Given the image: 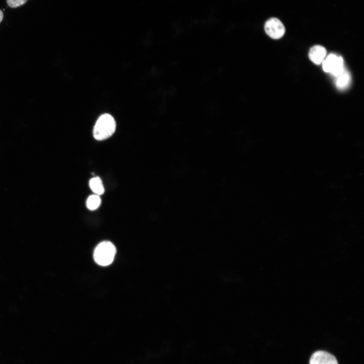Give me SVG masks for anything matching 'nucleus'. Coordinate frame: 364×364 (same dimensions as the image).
I'll return each mask as SVG.
<instances>
[{
    "instance_id": "nucleus-1",
    "label": "nucleus",
    "mask_w": 364,
    "mask_h": 364,
    "mask_svg": "<svg viewBox=\"0 0 364 364\" xmlns=\"http://www.w3.org/2000/svg\"><path fill=\"white\" fill-rule=\"evenodd\" d=\"M116 124L113 117L108 113L101 115L97 120L93 130L95 139L103 141L110 138L115 132Z\"/></svg>"
},
{
    "instance_id": "nucleus-2",
    "label": "nucleus",
    "mask_w": 364,
    "mask_h": 364,
    "mask_svg": "<svg viewBox=\"0 0 364 364\" xmlns=\"http://www.w3.org/2000/svg\"><path fill=\"white\" fill-rule=\"evenodd\" d=\"M116 252L115 246L109 241L100 243L94 252L95 262L101 266H107L113 261Z\"/></svg>"
},
{
    "instance_id": "nucleus-3",
    "label": "nucleus",
    "mask_w": 364,
    "mask_h": 364,
    "mask_svg": "<svg viewBox=\"0 0 364 364\" xmlns=\"http://www.w3.org/2000/svg\"><path fill=\"white\" fill-rule=\"evenodd\" d=\"M323 70L336 77L344 70V60L340 56L331 54L323 61Z\"/></svg>"
},
{
    "instance_id": "nucleus-4",
    "label": "nucleus",
    "mask_w": 364,
    "mask_h": 364,
    "mask_svg": "<svg viewBox=\"0 0 364 364\" xmlns=\"http://www.w3.org/2000/svg\"><path fill=\"white\" fill-rule=\"evenodd\" d=\"M266 33L271 38H281L285 33V28L282 22L276 18H271L264 24Z\"/></svg>"
},
{
    "instance_id": "nucleus-5",
    "label": "nucleus",
    "mask_w": 364,
    "mask_h": 364,
    "mask_svg": "<svg viewBox=\"0 0 364 364\" xmlns=\"http://www.w3.org/2000/svg\"><path fill=\"white\" fill-rule=\"evenodd\" d=\"M309 364H338V362L336 357L331 353L320 350L311 355Z\"/></svg>"
},
{
    "instance_id": "nucleus-6",
    "label": "nucleus",
    "mask_w": 364,
    "mask_h": 364,
    "mask_svg": "<svg viewBox=\"0 0 364 364\" xmlns=\"http://www.w3.org/2000/svg\"><path fill=\"white\" fill-rule=\"evenodd\" d=\"M326 49L320 45H315L310 48L308 57L309 59L315 64H320L326 56Z\"/></svg>"
},
{
    "instance_id": "nucleus-7",
    "label": "nucleus",
    "mask_w": 364,
    "mask_h": 364,
    "mask_svg": "<svg viewBox=\"0 0 364 364\" xmlns=\"http://www.w3.org/2000/svg\"><path fill=\"white\" fill-rule=\"evenodd\" d=\"M351 81V74L345 68L341 73L336 77V86L340 90L346 89L350 84Z\"/></svg>"
},
{
    "instance_id": "nucleus-8",
    "label": "nucleus",
    "mask_w": 364,
    "mask_h": 364,
    "mask_svg": "<svg viewBox=\"0 0 364 364\" xmlns=\"http://www.w3.org/2000/svg\"><path fill=\"white\" fill-rule=\"evenodd\" d=\"M89 185L90 188L95 194L100 195L104 193V186L99 177H94L90 179Z\"/></svg>"
},
{
    "instance_id": "nucleus-9",
    "label": "nucleus",
    "mask_w": 364,
    "mask_h": 364,
    "mask_svg": "<svg viewBox=\"0 0 364 364\" xmlns=\"http://www.w3.org/2000/svg\"><path fill=\"white\" fill-rule=\"evenodd\" d=\"M101 200L99 195L95 194L89 196L86 200V207L90 210L97 209L101 205Z\"/></svg>"
},
{
    "instance_id": "nucleus-10",
    "label": "nucleus",
    "mask_w": 364,
    "mask_h": 364,
    "mask_svg": "<svg viewBox=\"0 0 364 364\" xmlns=\"http://www.w3.org/2000/svg\"><path fill=\"white\" fill-rule=\"evenodd\" d=\"M27 0H7L8 6L11 8H17L24 5Z\"/></svg>"
},
{
    "instance_id": "nucleus-11",
    "label": "nucleus",
    "mask_w": 364,
    "mask_h": 364,
    "mask_svg": "<svg viewBox=\"0 0 364 364\" xmlns=\"http://www.w3.org/2000/svg\"><path fill=\"white\" fill-rule=\"evenodd\" d=\"M3 16H4L3 12H2V10H0V22L3 20Z\"/></svg>"
}]
</instances>
